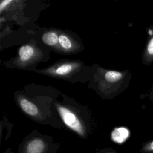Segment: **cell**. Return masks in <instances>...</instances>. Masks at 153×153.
Listing matches in <instances>:
<instances>
[{
    "label": "cell",
    "mask_w": 153,
    "mask_h": 153,
    "mask_svg": "<svg viewBox=\"0 0 153 153\" xmlns=\"http://www.w3.org/2000/svg\"><path fill=\"white\" fill-rule=\"evenodd\" d=\"M34 49L33 48L29 45H25L22 47L19 50V54L21 60L25 62L30 59L33 55Z\"/></svg>",
    "instance_id": "6"
},
{
    "label": "cell",
    "mask_w": 153,
    "mask_h": 153,
    "mask_svg": "<svg viewBox=\"0 0 153 153\" xmlns=\"http://www.w3.org/2000/svg\"><path fill=\"white\" fill-rule=\"evenodd\" d=\"M144 62L146 63H153V34L149 39L144 52Z\"/></svg>",
    "instance_id": "5"
},
{
    "label": "cell",
    "mask_w": 153,
    "mask_h": 153,
    "mask_svg": "<svg viewBox=\"0 0 153 153\" xmlns=\"http://www.w3.org/2000/svg\"><path fill=\"white\" fill-rule=\"evenodd\" d=\"M20 105L22 110L28 115L35 116L38 112V108L35 105L26 99H22L20 101Z\"/></svg>",
    "instance_id": "4"
},
{
    "label": "cell",
    "mask_w": 153,
    "mask_h": 153,
    "mask_svg": "<svg viewBox=\"0 0 153 153\" xmlns=\"http://www.w3.org/2000/svg\"><path fill=\"white\" fill-rule=\"evenodd\" d=\"M73 69L71 64H63L58 67L56 70V73L59 75H65L69 74Z\"/></svg>",
    "instance_id": "9"
},
{
    "label": "cell",
    "mask_w": 153,
    "mask_h": 153,
    "mask_svg": "<svg viewBox=\"0 0 153 153\" xmlns=\"http://www.w3.org/2000/svg\"><path fill=\"white\" fill-rule=\"evenodd\" d=\"M105 153H115V152L112 151H108V152H105Z\"/></svg>",
    "instance_id": "13"
},
{
    "label": "cell",
    "mask_w": 153,
    "mask_h": 153,
    "mask_svg": "<svg viewBox=\"0 0 153 153\" xmlns=\"http://www.w3.org/2000/svg\"><path fill=\"white\" fill-rule=\"evenodd\" d=\"M42 40L44 44L50 46H53L59 42V36L56 33L49 32L43 35Z\"/></svg>",
    "instance_id": "7"
},
{
    "label": "cell",
    "mask_w": 153,
    "mask_h": 153,
    "mask_svg": "<svg viewBox=\"0 0 153 153\" xmlns=\"http://www.w3.org/2000/svg\"><path fill=\"white\" fill-rule=\"evenodd\" d=\"M143 150L147 152H153V140L146 143L143 147Z\"/></svg>",
    "instance_id": "11"
},
{
    "label": "cell",
    "mask_w": 153,
    "mask_h": 153,
    "mask_svg": "<svg viewBox=\"0 0 153 153\" xmlns=\"http://www.w3.org/2000/svg\"><path fill=\"white\" fill-rule=\"evenodd\" d=\"M11 2L12 1L11 0H5V1H1V4H0V10H1V11H2L7 6V5L10 4Z\"/></svg>",
    "instance_id": "12"
},
{
    "label": "cell",
    "mask_w": 153,
    "mask_h": 153,
    "mask_svg": "<svg viewBox=\"0 0 153 153\" xmlns=\"http://www.w3.org/2000/svg\"><path fill=\"white\" fill-rule=\"evenodd\" d=\"M123 77V74L118 71H109L105 75V79L109 82H115L120 80Z\"/></svg>",
    "instance_id": "8"
},
{
    "label": "cell",
    "mask_w": 153,
    "mask_h": 153,
    "mask_svg": "<svg viewBox=\"0 0 153 153\" xmlns=\"http://www.w3.org/2000/svg\"><path fill=\"white\" fill-rule=\"evenodd\" d=\"M46 148V143L42 139L33 138L26 143L24 153H45Z\"/></svg>",
    "instance_id": "2"
},
{
    "label": "cell",
    "mask_w": 153,
    "mask_h": 153,
    "mask_svg": "<svg viewBox=\"0 0 153 153\" xmlns=\"http://www.w3.org/2000/svg\"><path fill=\"white\" fill-rule=\"evenodd\" d=\"M59 42L61 47L66 50L69 49L72 46V44L69 39L64 35H61L59 36Z\"/></svg>",
    "instance_id": "10"
},
{
    "label": "cell",
    "mask_w": 153,
    "mask_h": 153,
    "mask_svg": "<svg viewBox=\"0 0 153 153\" xmlns=\"http://www.w3.org/2000/svg\"><path fill=\"white\" fill-rule=\"evenodd\" d=\"M130 136L129 130L126 127L115 128L111 133L112 140L118 144H122L127 140Z\"/></svg>",
    "instance_id": "3"
},
{
    "label": "cell",
    "mask_w": 153,
    "mask_h": 153,
    "mask_svg": "<svg viewBox=\"0 0 153 153\" xmlns=\"http://www.w3.org/2000/svg\"><path fill=\"white\" fill-rule=\"evenodd\" d=\"M58 111L63 123L66 126L77 133L79 135L82 136L84 135V130L81 123L72 112L63 106H59Z\"/></svg>",
    "instance_id": "1"
}]
</instances>
